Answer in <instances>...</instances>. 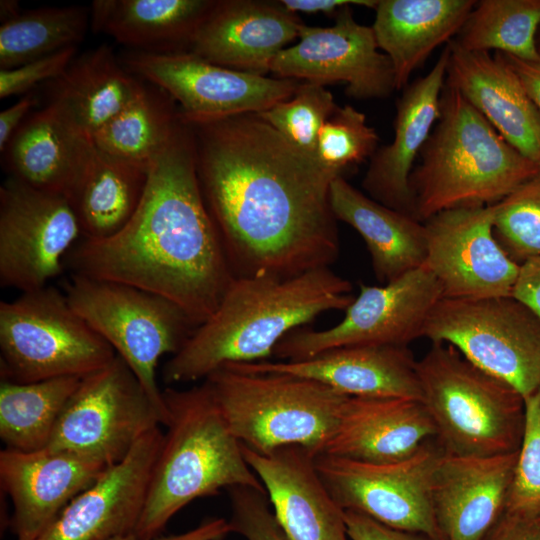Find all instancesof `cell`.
I'll use <instances>...</instances> for the list:
<instances>
[{
    "label": "cell",
    "instance_id": "6da1fadb",
    "mask_svg": "<svg viewBox=\"0 0 540 540\" xmlns=\"http://www.w3.org/2000/svg\"><path fill=\"white\" fill-rule=\"evenodd\" d=\"M187 124L200 189L234 277L287 279L336 261L330 189L339 175L258 114Z\"/></svg>",
    "mask_w": 540,
    "mask_h": 540
},
{
    "label": "cell",
    "instance_id": "7a4b0ae2",
    "mask_svg": "<svg viewBox=\"0 0 540 540\" xmlns=\"http://www.w3.org/2000/svg\"><path fill=\"white\" fill-rule=\"evenodd\" d=\"M72 274L160 295L201 325L235 278L205 204L193 134L181 118L153 159L140 204L117 234L82 240L68 253Z\"/></svg>",
    "mask_w": 540,
    "mask_h": 540
},
{
    "label": "cell",
    "instance_id": "3957f363",
    "mask_svg": "<svg viewBox=\"0 0 540 540\" xmlns=\"http://www.w3.org/2000/svg\"><path fill=\"white\" fill-rule=\"evenodd\" d=\"M352 284L330 268L287 279L235 277L213 314L162 368L167 385L204 380L231 363L266 361L287 334L324 312L345 310Z\"/></svg>",
    "mask_w": 540,
    "mask_h": 540
},
{
    "label": "cell",
    "instance_id": "277c9868",
    "mask_svg": "<svg viewBox=\"0 0 540 540\" xmlns=\"http://www.w3.org/2000/svg\"><path fill=\"white\" fill-rule=\"evenodd\" d=\"M163 391L167 431L134 529L154 540L184 506L237 486L266 491L230 432L208 384Z\"/></svg>",
    "mask_w": 540,
    "mask_h": 540
},
{
    "label": "cell",
    "instance_id": "5b68a950",
    "mask_svg": "<svg viewBox=\"0 0 540 540\" xmlns=\"http://www.w3.org/2000/svg\"><path fill=\"white\" fill-rule=\"evenodd\" d=\"M409 185L420 222L449 209L497 204L540 169L445 81L440 116Z\"/></svg>",
    "mask_w": 540,
    "mask_h": 540
},
{
    "label": "cell",
    "instance_id": "8992f818",
    "mask_svg": "<svg viewBox=\"0 0 540 540\" xmlns=\"http://www.w3.org/2000/svg\"><path fill=\"white\" fill-rule=\"evenodd\" d=\"M204 381L230 432L258 453L299 446L315 457L323 454L350 397L312 379L232 364Z\"/></svg>",
    "mask_w": 540,
    "mask_h": 540
},
{
    "label": "cell",
    "instance_id": "52a82bcc",
    "mask_svg": "<svg viewBox=\"0 0 540 540\" xmlns=\"http://www.w3.org/2000/svg\"><path fill=\"white\" fill-rule=\"evenodd\" d=\"M417 374L444 453L494 456L519 449L525 399L512 386L444 343H432L417 360Z\"/></svg>",
    "mask_w": 540,
    "mask_h": 540
},
{
    "label": "cell",
    "instance_id": "ba28073f",
    "mask_svg": "<svg viewBox=\"0 0 540 540\" xmlns=\"http://www.w3.org/2000/svg\"><path fill=\"white\" fill-rule=\"evenodd\" d=\"M1 380L29 383L83 378L116 352L50 285L0 302Z\"/></svg>",
    "mask_w": 540,
    "mask_h": 540
},
{
    "label": "cell",
    "instance_id": "9c48e42d",
    "mask_svg": "<svg viewBox=\"0 0 540 540\" xmlns=\"http://www.w3.org/2000/svg\"><path fill=\"white\" fill-rule=\"evenodd\" d=\"M64 293L72 308L114 349L168 420L156 369L174 355L197 325L170 300L123 283L71 274Z\"/></svg>",
    "mask_w": 540,
    "mask_h": 540
},
{
    "label": "cell",
    "instance_id": "30bf717a",
    "mask_svg": "<svg viewBox=\"0 0 540 540\" xmlns=\"http://www.w3.org/2000/svg\"><path fill=\"white\" fill-rule=\"evenodd\" d=\"M422 337L453 346L524 398L540 387V318L512 295L442 298Z\"/></svg>",
    "mask_w": 540,
    "mask_h": 540
},
{
    "label": "cell",
    "instance_id": "8fae6325",
    "mask_svg": "<svg viewBox=\"0 0 540 540\" xmlns=\"http://www.w3.org/2000/svg\"><path fill=\"white\" fill-rule=\"evenodd\" d=\"M164 417L118 355L80 384L65 406L47 448L106 467L122 461Z\"/></svg>",
    "mask_w": 540,
    "mask_h": 540
},
{
    "label": "cell",
    "instance_id": "7c38bea8",
    "mask_svg": "<svg viewBox=\"0 0 540 540\" xmlns=\"http://www.w3.org/2000/svg\"><path fill=\"white\" fill-rule=\"evenodd\" d=\"M442 452L433 438L401 461L370 463L320 454L314 463L324 486L343 510L442 540L432 502L434 470Z\"/></svg>",
    "mask_w": 540,
    "mask_h": 540
},
{
    "label": "cell",
    "instance_id": "4fadbf2b",
    "mask_svg": "<svg viewBox=\"0 0 540 540\" xmlns=\"http://www.w3.org/2000/svg\"><path fill=\"white\" fill-rule=\"evenodd\" d=\"M442 298V287L425 264L381 286L361 284L339 323L324 330L295 329L281 339L273 355L295 361L339 347L408 346L422 337Z\"/></svg>",
    "mask_w": 540,
    "mask_h": 540
},
{
    "label": "cell",
    "instance_id": "5bb4252c",
    "mask_svg": "<svg viewBox=\"0 0 540 540\" xmlns=\"http://www.w3.org/2000/svg\"><path fill=\"white\" fill-rule=\"evenodd\" d=\"M121 62L175 100L180 118L187 123L258 114L289 99L301 83L227 68L185 51L134 50Z\"/></svg>",
    "mask_w": 540,
    "mask_h": 540
},
{
    "label": "cell",
    "instance_id": "9a60e30c",
    "mask_svg": "<svg viewBox=\"0 0 540 540\" xmlns=\"http://www.w3.org/2000/svg\"><path fill=\"white\" fill-rule=\"evenodd\" d=\"M82 236L76 211L64 196L9 177L0 187V285L40 289L61 274Z\"/></svg>",
    "mask_w": 540,
    "mask_h": 540
},
{
    "label": "cell",
    "instance_id": "2e32d148",
    "mask_svg": "<svg viewBox=\"0 0 540 540\" xmlns=\"http://www.w3.org/2000/svg\"><path fill=\"white\" fill-rule=\"evenodd\" d=\"M495 204L439 212L426 221L425 265L439 281L443 298L511 296L520 264L493 232Z\"/></svg>",
    "mask_w": 540,
    "mask_h": 540
},
{
    "label": "cell",
    "instance_id": "e0dca14e",
    "mask_svg": "<svg viewBox=\"0 0 540 540\" xmlns=\"http://www.w3.org/2000/svg\"><path fill=\"white\" fill-rule=\"evenodd\" d=\"M349 6L331 27L303 25L299 41L274 57L270 72L323 86L343 82L346 93L360 100L391 95L396 88L390 59L380 52L372 27L357 23Z\"/></svg>",
    "mask_w": 540,
    "mask_h": 540
},
{
    "label": "cell",
    "instance_id": "ac0fdd59",
    "mask_svg": "<svg viewBox=\"0 0 540 540\" xmlns=\"http://www.w3.org/2000/svg\"><path fill=\"white\" fill-rule=\"evenodd\" d=\"M164 433L145 434L63 509L36 540H111L134 532Z\"/></svg>",
    "mask_w": 540,
    "mask_h": 540
},
{
    "label": "cell",
    "instance_id": "d6986e66",
    "mask_svg": "<svg viewBox=\"0 0 540 540\" xmlns=\"http://www.w3.org/2000/svg\"><path fill=\"white\" fill-rule=\"evenodd\" d=\"M79 455L44 448L0 452L1 487L13 512L10 528L17 540H36L79 493L107 469Z\"/></svg>",
    "mask_w": 540,
    "mask_h": 540
},
{
    "label": "cell",
    "instance_id": "ffe728a7",
    "mask_svg": "<svg viewBox=\"0 0 540 540\" xmlns=\"http://www.w3.org/2000/svg\"><path fill=\"white\" fill-rule=\"evenodd\" d=\"M304 24L280 1H215L189 43V52L227 68L266 76L274 57Z\"/></svg>",
    "mask_w": 540,
    "mask_h": 540
},
{
    "label": "cell",
    "instance_id": "44dd1931",
    "mask_svg": "<svg viewBox=\"0 0 540 540\" xmlns=\"http://www.w3.org/2000/svg\"><path fill=\"white\" fill-rule=\"evenodd\" d=\"M518 450L494 456L442 452L432 502L442 540H484L505 512Z\"/></svg>",
    "mask_w": 540,
    "mask_h": 540
},
{
    "label": "cell",
    "instance_id": "7402d4cb",
    "mask_svg": "<svg viewBox=\"0 0 540 540\" xmlns=\"http://www.w3.org/2000/svg\"><path fill=\"white\" fill-rule=\"evenodd\" d=\"M241 446L290 540H350L344 510L321 481L314 455L299 446H285L269 453Z\"/></svg>",
    "mask_w": 540,
    "mask_h": 540
},
{
    "label": "cell",
    "instance_id": "603a6c76",
    "mask_svg": "<svg viewBox=\"0 0 540 540\" xmlns=\"http://www.w3.org/2000/svg\"><path fill=\"white\" fill-rule=\"evenodd\" d=\"M231 364L250 372L312 379L350 397L422 401L417 360L408 346H347L302 360Z\"/></svg>",
    "mask_w": 540,
    "mask_h": 540
},
{
    "label": "cell",
    "instance_id": "cb8c5ba5",
    "mask_svg": "<svg viewBox=\"0 0 540 540\" xmlns=\"http://www.w3.org/2000/svg\"><path fill=\"white\" fill-rule=\"evenodd\" d=\"M448 60L446 45L432 69L405 88L396 103L393 141L376 150L362 181L369 197L414 218L409 178L440 116Z\"/></svg>",
    "mask_w": 540,
    "mask_h": 540
},
{
    "label": "cell",
    "instance_id": "d4e9b609",
    "mask_svg": "<svg viewBox=\"0 0 540 540\" xmlns=\"http://www.w3.org/2000/svg\"><path fill=\"white\" fill-rule=\"evenodd\" d=\"M446 82L454 86L519 153L540 169V112L498 53L447 43Z\"/></svg>",
    "mask_w": 540,
    "mask_h": 540
},
{
    "label": "cell",
    "instance_id": "484cf974",
    "mask_svg": "<svg viewBox=\"0 0 540 540\" xmlns=\"http://www.w3.org/2000/svg\"><path fill=\"white\" fill-rule=\"evenodd\" d=\"M435 437V425L420 400L349 397L323 454L370 463L396 462L411 457Z\"/></svg>",
    "mask_w": 540,
    "mask_h": 540
},
{
    "label": "cell",
    "instance_id": "4316f807",
    "mask_svg": "<svg viewBox=\"0 0 540 540\" xmlns=\"http://www.w3.org/2000/svg\"><path fill=\"white\" fill-rule=\"evenodd\" d=\"M94 151L90 139L46 106L26 118L4 154L11 177L72 203Z\"/></svg>",
    "mask_w": 540,
    "mask_h": 540
},
{
    "label": "cell",
    "instance_id": "83f0119b",
    "mask_svg": "<svg viewBox=\"0 0 540 540\" xmlns=\"http://www.w3.org/2000/svg\"><path fill=\"white\" fill-rule=\"evenodd\" d=\"M53 84L47 106L91 141L99 129L146 90L107 45L75 57Z\"/></svg>",
    "mask_w": 540,
    "mask_h": 540
},
{
    "label": "cell",
    "instance_id": "f1b7e54d",
    "mask_svg": "<svg viewBox=\"0 0 540 540\" xmlns=\"http://www.w3.org/2000/svg\"><path fill=\"white\" fill-rule=\"evenodd\" d=\"M475 0H379L372 27L378 48L393 67L396 90L441 44L451 41Z\"/></svg>",
    "mask_w": 540,
    "mask_h": 540
},
{
    "label": "cell",
    "instance_id": "f546056e",
    "mask_svg": "<svg viewBox=\"0 0 540 540\" xmlns=\"http://www.w3.org/2000/svg\"><path fill=\"white\" fill-rule=\"evenodd\" d=\"M330 202L337 220L364 240L376 279L386 284L425 263L424 223L365 195L343 176L331 184Z\"/></svg>",
    "mask_w": 540,
    "mask_h": 540
},
{
    "label": "cell",
    "instance_id": "4dcf8cb0",
    "mask_svg": "<svg viewBox=\"0 0 540 540\" xmlns=\"http://www.w3.org/2000/svg\"><path fill=\"white\" fill-rule=\"evenodd\" d=\"M209 0H96L90 22L94 31L110 35L135 51L171 52L189 43L214 5Z\"/></svg>",
    "mask_w": 540,
    "mask_h": 540
},
{
    "label": "cell",
    "instance_id": "1f68e13d",
    "mask_svg": "<svg viewBox=\"0 0 540 540\" xmlns=\"http://www.w3.org/2000/svg\"><path fill=\"white\" fill-rule=\"evenodd\" d=\"M148 169L95 147L72 201L84 240L110 238L127 225L143 197Z\"/></svg>",
    "mask_w": 540,
    "mask_h": 540
},
{
    "label": "cell",
    "instance_id": "d6a6232c",
    "mask_svg": "<svg viewBox=\"0 0 540 540\" xmlns=\"http://www.w3.org/2000/svg\"><path fill=\"white\" fill-rule=\"evenodd\" d=\"M82 378L59 377L18 383L1 380L0 438L5 448H47L58 420Z\"/></svg>",
    "mask_w": 540,
    "mask_h": 540
},
{
    "label": "cell",
    "instance_id": "836d02e7",
    "mask_svg": "<svg viewBox=\"0 0 540 540\" xmlns=\"http://www.w3.org/2000/svg\"><path fill=\"white\" fill-rule=\"evenodd\" d=\"M170 101L145 92L111 118L92 138L99 151L149 168L171 138L178 122Z\"/></svg>",
    "mask_w": 540,
    "mask_h": 540
},
{
    "label": "cell",
    "instance_id": "e575fe53",
    "mask_svg": "<svg viewBox=\"0 0 540 540\" xmlns=\"http://www.w3.org/2000/svg\"><path fill=\"white\" fill-rule=\"evenodd\" d=\"M540 0L477 1L455 42L470 52H495L537 60Z\"/></svg>",
    "mask_w": 540,
    "mask_h": 540
},
{
    "label": "cell",
    "instance_id": "d590c367",
    "mask_svg": "<svg viewBox=\"0 0 540 540\" xmlns=\"http://www.w3.org/2000/svg\"><path fill=\"white\" fill-rule=\"evenodd\" d=\"M90 11L82 6L20 11L0 27V67L14 68L75 47L85 37Z\"/></svg>",
    "mask_w": 540,
    "mask_h": 540
},
{
    "label": "cell",
    "instance_id": "8d00e7d4",
    "mask_svg": "<svg viewBox=\"0 0 540 540\" xmlns=\"http://www.w3.org/2000/svg\"><path fill=\"white\" fill-rule=\"evenodd\" d=\"M338 108L323 85L301 82L295 93L258 115L290 143L315 158L318 134Z\"/></svg>",
    "mask_w": 540,
    "mask_h": 540
},
{
    "label": "cell",
    "instance_id": "74e56055",
    "mask_svg": "<svg viewBox=\"0 0 540 540\" xmlns=\"http://www.w3.org/2000/svg\"><path fill=\"white\" fill-rule=\"evenodd\" d=\"M493 232L516 263L540 257V173L495 204Z\"/></svg>",
    "mask_w": 540,
    "mask_h": 540
},
{
    "label": "cell",
    "instance_id": "f35d334b",
    "mask_svg": "<svg viewBox=\"0 0 540 540\" xmlns=\"http://www.w3.org/2000/svg\"><path fill=\"white\" fill-rule=\"evenodd\" d=\"M378 135L366 116L351 105L338 107L325 121L317 138L315 159L326 169L342 176L376 152Z\"/></svg>",
    "mask_w": 540,
    "mask_h": 540
},
{
    "label": "cell",
    "instance_id": "ab89813d",
    "mask_svg": "<svg viewBox=\"0 0 540 540\" xmlns=\"http://www.w3.org/2000/svg\"><path fill=\"white\" fill-rule=\"evenodd\" d=\"M525 399L521 443L505 512L540 514V387Z\"/></svg>",
    "mask_w": 540,
    "mask_h": 540
},
{
    "label": "cell",
    "instance_id": "60d3db41",
    "mask_svg": "<svg viewBox=\"0 0 540 540\" xmlns=\"http://www.w3.org/2000/svg\"><path fill=\"white\" fill-rule=\"evenodd\" d=\"M232 515V532L246 540H290L272 510L266 491L237 486L227 490Z\"/></svg>",
    "mask_w": 540,
    "mask_h": 540
},
{
    "label": "cell",
    "instance_id": "b9f144b4",
    "mask_svg": "<svg viewBox=\"0 0 540 540\" xmlns=\"http://www.w3.org/2000/svg\"><path fill=\"white\" fill-rule=\"evenodd\" d=\"M77 46L29 61L14 68L0 69V98L25 95L38 84L59 78L76 57Z\"/></svg>",
    "mask_w": 540,
    "mask_h": 540
},
{
    "label": "cell",
    "instance_id": "7bdbcfd3",
    "mask_svg": "<svg viewBox=\"0 0 540 540\" xmlns=\"http://www.w3.org/2000/svg\"><path fill=\"white\" fill-rule=\"evenodd\" d=\"M350 540H431L420 534L397 530L354 511L344 510Z\"/></svg>",
    "mask_w": 540,
    "mask_h": 540
},
{
    "label": "cell",
    "instance_id": "ee69618b",
    "mask_svg": "<svg viewBox=\"0 0 540 540\" xmlns=\"http://www.w3.org/2000/svg\"><path fill=\"white\" fill-rule=\"evenodd\" d=\"M484 540H540V514L504 512Z\"/></svg>",
    "mask_w": 540,
    "mask_h": 540
},
{
    "label": "cell",
    "instance_id": "f6af8a7d",
    "mask_svg": "<svg viewBox=\"0 0 540 540\" xmlns=\"http://www.w3.org/2000/svg\"><path fill=\"white\" fill-rule=\"evenodd\" d=\"M512 296L529 307L540 318V257L520 264Z\"/></svg>",
    "mask_w": 540,
    "mask_h": 540
},
{
    "label": "cell",
    "instance_id": "bcb514c9",
    "mask_svg": "<svg viewBox=\"0 0 540 540\" xmlns=\"http://www.w3.org/2000/svg\"><path fill=\"white\" fill-rule=\"evenodd\" d=\"M36 95L31 91L0 113V151L4 152L10 140L28 117L29 111L37 104Z\"/></svg>",
    "mask_w": 540,
    "mask_h": 540
},
{
    "label": "cell",
    "instance_id": "7dc6e473",
    "mask_svg": "<svg viewBox=\"0 0 540 540\" xmlns=\"http://www.w3.org/2000/svg\"><path fill=\"white\" fill-rule=\"evenodd\" d=\"M496 53L515 72L525 91L540 112V58L537 60H523L508 54Z\"/></svg>",
    "mask_w": 540,
    "mask_h": 540
},
{
    "label": "cell",
    "instance_id": "c3c4849f",
    "mask_svg": "<svg viewBox=\"0 0 540 540\" xmlns=\"http://www.w3.org/2000/svg\"><path fill=\"white\" fill-rule=\"evenodd\" d=\"M288 10L293 13H333L345 6L358 5L369 8H376L377 0H282L280 1Z\"/></svg>",
    "mask_w": 540,
    "mask_h": 540
},
{
    "label": "cell",
    "instance_id": "681fc988",
    "mask_svg": "<svg viewBox=\"0 0 540 540\" xmlns=\"http://www.w3.org/2000/svg\"><path fill=\"white\" fill-rule=\"evenodd\" d=\"M229 521L224 518H207L197 527L176 535L158 536L154 540H223L231 533Z\"/></svg>",
    "mask_w": 540,
    "mask_h": 540
},
{
    "label": "cell",
    "instance_id": "f907efd6",
    "mask_svg": "<svg viewBox=\"0 0 540 540\" xmlns=\"http://www.w3.org/2000/svg\"><path fill=\"white\" fill-rule=\"evenodd\" d=\"M111 540H142L139 537H137L134 533L125 534L121 536H117Z\"/></svg>",
    "mask_w": 540,
    "mask_h": 540
},
{
    "label": "cell",
    "instance_id": "816d5d0a",
    "mask_svg": "<svg viewBox=\"0 0 540 540\" xmlns=\"http://www.w3.org/2000/svg\"><path fill=\"white\" fill-rule=\"evenodd\" d=\"M539 29H540V28H539ZM536 42H537L538 51H539V53H540V33H539V36H538Z\"/></svg>",
    "mask_w": 540,
    "mask_h": 540
}]
</instances>
